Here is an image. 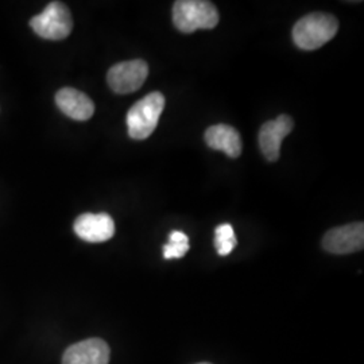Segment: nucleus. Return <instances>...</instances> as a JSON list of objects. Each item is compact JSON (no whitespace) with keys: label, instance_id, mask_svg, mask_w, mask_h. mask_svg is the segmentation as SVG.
Segmentation results:
<instances>
[{"label":"nucleus","instance_id":"6","mask_svg":"<svg viewBox=\"0 0 364 364\" xmlns=\"http://www.w3.org/2000/svg\"><path fill=\"white\" fill-rule=\"evenodd\" d=\"M323 247L331 254H351L364 247V224L352 223L333 228L323 239Z\"/></svg>","mask_w":364,"mask_h":364},{"label":"nucleus","instance_id":"2","mask_svg":"<svg viewBox=\"0 0 364 364\" xmlns=\"http://www.w3.org/2000/svg\"><path fill=\"white\" fill-rule=\"evenodd\" d=\"M216 6L207 0H178L173 6V22L186 34L196 30H210L219 23Z\"/></svg>","mask_w":364,"mask_h":364},{"label":"nucleus","instance_id":"11","mask_svg":"<svg viewBox=\"0 0 364 364\" xmlns=\"http://www.w3.org/2000/svg\"><path fill=\"white\" fill-rule=\"evenodd\" d=\"M205 142L210 149L220 150L231 158L242 154L240 134L228 124H215L205 131Z\"/></svg>","mask_w":364,"mask_h":364},{"label":"nucleus","instance_id":"10","mask_svg":"<svg viewBox=\"0 0 364 364\" xmlns=\"http://www.w3.org/2000/svg\"><path fill=\"white\" fill-rule=\"evenodd\" d=\"M55 103L66 117L78 122L91 119L95 112V105L91 99L75 88H63L57 92Z\"/></svg>","mask_w":364,"mask_h":364},{"label":"nucleus","instance_id":"4","mask_svg":"<svg viewBox=\"0 0 364 364\" xmlns=\"http://www.w3.org/2000/svg\"><path fill=\"white\" fill-rule=\"evenodd\" d=\"M30 26L42 38L60 41L72 33L73 19L64 3L52 1L42 13L30 21Z\"/></svg>","mask_w":364,"mask_h":364},{"label":"nucleus","instance_id":"12","mask_svg":"<svg viewBox=\"0 0 364 364\" xmlns=\"http://www.w3.org/2000/svg\"><path fill=\"white\" fill-rule=\"evenodd\" d=\"M237 240L235 236L234 228L231 224H221L215 231V247L219 255L225 257L232 252L236 247Z\"/></svg>","mask_w":364,"mask_h":364},{"label":"nucleus","instance_id":"13","mask_svg":"<svg viewBox=\"0 0 364 364\" xmlns=\"http://www.w3.org/2000/svg\"><path fill=\"white\" fill-rule=\"evenodd\" d=\"M189 251V237L181 231H173L169 242L164 246L165 259H178Z\"/></svg>","mask_w":364,"mask_h":364},{"label":"nucleus","instance_id":"7","mask_svg":"<svg viewBox=\"0 0 364 364\" xmlns=\"http://www.w3.org/2000/svg\"><path fill=\"white\" fill-rule=\"evenodd\" d=\"M294 127L293 119L279 115L275 120L266 122L259 131V147L267 161L275 162L279 158L281 144Z\"/></svg>","mask_w":364,"mask_h":364},{"label":"nucleus","instance_id":"8","mask_svg":"<svg viewBox=\"0 0 364 364\" xmlns=\"http://www.w3.org/2000/svg\"><path fill=\"white\" fill-rule=\"evenodd\" d=\"M73 228L88 243H103L115 234V223L107 213H84L76 219Z\"/></svg>","mask_w":364,"mask_h":364},{"label":"nucleus","instance_id":"9","mask_svg":"<svg viewBox=\"0 0 364 364\" xmlns=\"http://www.w3.org/2000/svg\"><path fill=\"white\" fill-rule=\"evenodd\" d=\"M109 347L102 338H88L70 346L63 356V364H108Z\"/></svg>","mask_w":364,"mask_h":364},{"label":"nucleus","instance_id":"1","mask_svg":"<svg viewBox=\"0 0 364 364\" xmlns=\"http://www.w3.org/2000/svg\"><path fill=\"white\" fill-rule=\"evenodd\" d=\"M338 31V19L333 15L309 14L293 27V41L302 50H316L333 38Z\"/></svg>","mask_w":364,"mask_h":364},{"label":"nucleus","instance_id":"5","mask_svg":"<svg viewBox=\"0 0 364 364\" xmlns=\"http://www.w3.org/2000/svg\"><path fill=\"white\" fill-rule=\"evenodd\" d=\"M149 76V65L144 60L120 63L108 70L107 81L109 88L120 95L138 91Z\"/></svg>","mask_w":364,"mask_h":364},{"label":"nucleus","instance_id":"14","mask_svg":"<svg viewBox=\"0 0 364 364\" xmlns=\"http://www.w3.org/2000/svg\"><path fill=\"white\" fill-rule=\"evenodd\" d=\"M200 364H209V363H200Z\"/></svg>","mask_w":364,"mask_h":364},{"label":"nucleus","instance_id":"3","mask_svg":"<svg viewBox=\"0 0 364 364\" xmlns=\"http://www.w3.org/2000/svg\"><path fill=\"white\" fill-rule=\"evenodd\" d=\"M165 108V96L151 92L132 105L127 114V129L132 139L144 141L156 129L158 120Z\"/></svg>","mask_w":364,"mask_h":364}]
</instances>
